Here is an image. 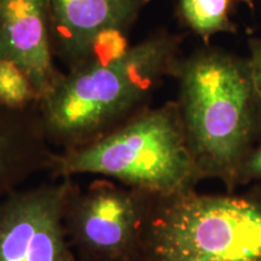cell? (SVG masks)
Returning <instances> with one entry per match:
<instances>
[{
	"label": "cell",
	"instance_id": "5bb4252c",
	"mask_svg": "<svg viewBox=\"0 0 261 261\" xmlns=\"http://www.w3.org/2000/svg\"><path fill=\"white\" fill-rule=\"evenodd\" d=\"M76 261H143V260L138 254V255L123 256V257H81V256H77Z\"/></svg>",
	"mask_w": 261,
	"mask_h": 261
},
{
	"label": "cell",
	"instance_id": "277c9868",
	"mask_svg": "<svg viewBox=\"0 0 261 261\" xmlns=\"http://www.w3.org/2000/svg\"><path fill=\"white\" fill-rule=\"evenodd\" d=\"M143 261H261V185L243 192L149 195Z\"/></svg>",
	"mask_w": 261,
	"mask_h": 261
},
{
	"label": "cell",
	"instance_id": "6da1fadb",
	"mask_svg": "<svg viewBox=\"0 0 261 261\" xmlns=\"http://www.w3.org/2000/svg\"><path fill=\"white\" fill-rule=\"evenodd\" d=\"M182 35L158 29L125 51L62 73L39 102L45 135L62 151L90 145L146 108L180 60Z\"/></svg>",
	"mask_w": 261,
	"mask_h": 261
},
{
	"label": "cell",
	"instance_id": "9c48e42d",
	"mask_svg": "<svg viewBox=\"0 0 261 261\" xmlns=\"http://www.w3.org/2000/svg\"><path fill=\"white\" fill-rule=\"evenodd\" d=\"M50 145L39 104L12 109L0 103V202L33 174L50 169L56 154Z\"/></svg>",
	"mask_w": 261,
	"mask_h": 261
},
{
	"label": "cell",
	"instance_id": "7a4b0ae2",
	"mask_svg": "<svg viewBox=\"0 0 261 261\" xmlns=\"http://www.w3.org/2000/svg\"><path fill=\"white\" fill-rule=\"evenodd\" d=\"M172 77L203 180L215 179L236 191L241 165L261 140V93L249 61L208 44L181 56Z\"/></svg>",
	"mask_w": 261,
	"mask_h": 261
},
{
	"label": "cell",
	"instance_id": "3957f363",
	"mask_svg": "<svg viewBox=\"0 0 261 261\" xmlns=\"http://www.w3.org/2000/svg\"><path fill=\"white\" fill-rule=\"evenodd\" d=\"M51 175L99 174L155 196L195 190L203 180L175 100L149 107L109 136L55 154Z\"/></svg>",
	"mask_w": 261,
	"mask_h": 261
},
{
	"label": "cell",
	"instance_id": "9a60e30c",
	"mask_svg": "<svg viewBox=\"0 0 261 261\" xmlns=\"http://www.w3.org/2000/svg\"><path fill=\"white\" fill-rule=\"evenodd\" d=\"M231 2H232V3H243V4L253 6L254 3H255V0H231Z\"/></svg>",
	"mask_w": 261,
	"mask_h": 261
},
{
	"label": "cell",
	"instance_id": "52a82bcc",
	"mask_svg": "<svg viewBox=\"0 0 261 261\" xmlns=\"http://www.w3.org/2000/svg\"><path fill=\"white\" fill-rule=\"evenodd\" d=\"M151 0H47L55 56L68 70L125 51Z\"/></svg>",
	"mask_w": 261,
	"mask_h": 261
},
{
	"label": "cell",
	"instance_id": "4fadbf2b",
	"mask_svg": "<svg viewBox=\"0 0 261 261\" xmlns=\"http://www.w3.org/2000/svg\"><path fill=\"white\" fill-rule=\"evenodd\" d=\"M248 51H249L250 68H252L254 80L261 93V38H250L248 40Z\"/></svg>",
	"mask_w": 261,
	"mask_h": 261
},
{
	"label": "cell",
	"instance_id": "8fae6325",
	"mask_svg": "<svg viewBox=\"0 0 261 261\" xmlns=\"http://www.w3.org/2000/svg\"><path fill=\"white\" fill-rule=\"evenodd\" d=\"M0 103L12 109H27L39 104L32 81L17 64L0 58Z\"/></svg>",
	"mask_w": 261,
	"mask_h": 261
},
{
	"label": "cell",
	"instance_id": "8992f818",
	"mask_svg": "<svg viewBox=\"0 0 261 261\" xmlns=\"http://www.w3.org/2000/svg\"><path fill=\"white\" fill-rule=\"evenodd\" d=\"M71 178L15 190L0 202V261H76L64 225Z\"/></svg>",
	"mask_w": 261,
	"mask_h": 261
},
{
	"label": "cell",
	"instance_id": "7c38bea8",
	"mask_svg": "<svg viewBox=\"0 0 261 261\" xmlns=\"http://www.w3.org/2000/svg\"><path fill=\"white\" fill-rule=\"evenodd\" d=\"M261 185V140L244 159L237 174V189Z\"/></svg>",
	"mask_w": 261,
	"mask_h": 261
},
{
	"label": "cell",
	"instance_id": "5b68a950",
	"mask_svg": "<svg viewBox=\"0 0 261 261\" xmlns=\"http://www.w3.org/2000/svg\"><path fill=\"white\" fill-rule=\"evenodd\" d=\"M149 194L98 179L71 191L64 215L70 246L81 257L138 255Z\"/></svg>",
	"mask_w": 261,
	"mask_h": 261
},
{
	"label": "cell",
	"instance_id": "30bf717a",
	"mask_svg": "<svg viewBox=\"0 0 261 261\" xmlns=\"http://www.w3.org/2000/svg\"><path fill=\"white\" fill-rule=\"evenodd\" d=\"M179 19L203 40L204 45L218 34H233L237 27L231 19V0H175Z\"/></svg>",
	"mask_w": 261,
	"mask_h": 261
},
{
	"label": "cell",
	"instance_id": "ba28073f",
	"mask_svg": "<svg viewBox=\"0 0 261 261\" xmlns=\"http://www.w3.org/2000/svg\"><path fill=\"white\" fill-rule=\"evenodd\" d=\"M0 58L31 79L39 102L61 77L52 44L47 0H0Z\"/></svg>",
	"mask_w": 261,
	"mask_h": 261
}]
</instances>
